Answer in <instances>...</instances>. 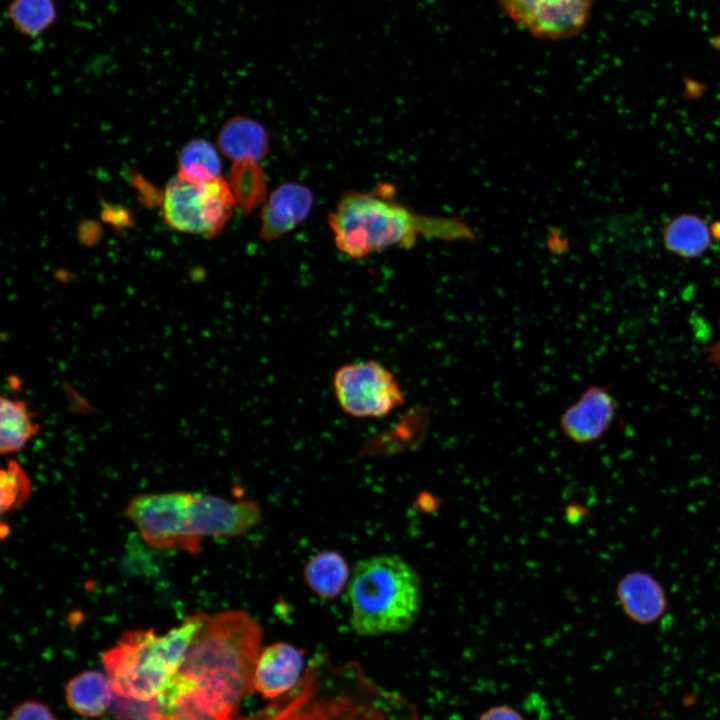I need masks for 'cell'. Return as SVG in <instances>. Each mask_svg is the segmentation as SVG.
<instances>
[{"label": "cell", "instance_id": "6da1fadb", "mask_svg": "<svg viewBox=\"0 0 720 720\" xmlns=\"http://www.w3.org/2000/svg\"><path fill=\"white\" fill-rule=\"evenodd\" d=\"M245 720H419L414 704L354 661L317 656L299 683Z\"/></svg>", "mask_w": 720, "mask_h": 720}, {"label": "cell", "instance_id": "7a4b0ae2", "mask_svg": "<svg viewBox=\"0 0 720 720\" xmlns=\"http://www.w3.org/2000/svg\"><path fill=\"white\" fill-rule=\"evenodd\" d=\"M336 247L363 258L387 248H410L418 237L473 240L472 229L451 217L418 215L392 198L387 186L372 192H348L329 216Z\"/></svg>", "mask_w": 720, "mask_h": 720}, {"label": "cell", "instance_id": "3957f363", "mask_svg": "<svg viewBox=\"0 0 720 720\" xmlns=\"http://www.w3.org/2000/svg\"><path fill=\"white\" fill-rule=\"evenodd\" d=\"M348 598L355 633L365 637L399 634L409 630L420 614L421 581L402 557L377 554L354 566Z\"/></svg>", "mask_w": 720, "mask_h": 720}, {"label": "cell", "instance_id": "277c9868", "mask_svg": "<svg viewBox=\"0 0 720 720\" xmlns=\"http://www.w3.org/2000/svg\"><path fill=\"white\" fill-rule=\"evenodd\" d=\"M205 616L192 614L160 636L153 629L123 633L103 655L106 675L115 694L139 702L160 694L180 670Z\"/></svg>", "mask_w": 720, "mask_h": 720}, {"label": "cell", "instance_id": "5b68a950", "mask_svg": "<svg viewBox=\"0 0 720 720\" xmlns=\"http://www.w3.org/2000/svg\"><path fill=\"white\" fill-rule=\"evenodd\" d=\"M237 200L222 177L207 182H192L179 175L165 187L161 212L173 229L214 237L232 217Z\"/></svg>", "mask_w": 720, "mask_h": 720}, {"label": "cell", "instance_id": "8992f818", "mask_svg": "<svg viewBox=\"0 0 720 720\" xmlns=\"http://www.w3.org/2000/svg\"><path fill=\"white\" fill-rule=\"evenodd\" d=\"M332 385L340 408L355 418H383L404 403L399 382L376 360L356 361L338 367Z\"/></svg>", "mask_w": 720, "mask_h": 720}, {"label": "cell", "instance_id": "52a82bcc", "mask_svg": "<svg viewBox=\"0 0 720 720\" xmlns=\"http://www.w3.org/2000/svg\"><path fill=\"white\" fill-rule=\"evenodd\" d=\"M191 494L185 491L139 494L127 504L126 514L152 548L196 554L200 545L190 531Z\"/></svg>", "mask_w": 720, "mask_h": 720}, {"label": "cell", "instance_id": "ba28073f", "mask_svg": "<svg viewBox=\"0 0 720 720\" xmlns=\"http://www.w3.org/2000/svg\"><path fill=\"white\" fill-rule=\"evenodd\" d=\"M515 24L541 40H563L582 32L594 0H496Z\"/></svg>", "mask_w": 720, "mask_h": 720}, {"label": "cell", "instance_id": "9c48e42d", "mask_svg": "<svg viewBox=\"0 0 720 720\" xmlns=\"http://www.w3.org/2000/svg\"><path fill=\"white\" fill-rule=\"evenodd\" d=\"M191 534L201 545L206 537L243 536L263 520L259 505L251 499L228 500L220 496L192 492Z\"/></svg>", "mask_w": 720, "mask_h": 720}, {"label": "cell", "instance_id": "30bf717a", "mask_svg": "<svg viewBox=\"0 0 720 720\" xmlns=\"http://www.w3.org/2000/svg\"><path fill=\"white\" fill-rule=\"evenodd\" d=\"M115 711L117 720H245L219 711L176 676L150 701L124 698Z\"/></svg>", "mask_w": 720, "mask_h": 720}, {"label": "cell", "instance_id": "8fae6325", "mask_svg": "<svg viewBox=\"0 0 720 720\" xmlns=\"http://www.w3.org/2000/svg\"><path fill=\"white\" fill-rule=\"evenodd\" d=\"M304 655L303 649L287 642L266 646L256 662L254 691L270 701L291 691L305 672Z\"/></svg>", "mask_w": 720, "mask_h": 720}, {"label": "cell", "instance_id": "7c38bea8", "mask_svg": "<svg viewBox=\"0 0 720 720\" xmlns=\"http://www.w3.org/2000/svg\"><path fill=\"white\" fill-rule=\"evenodd\" d=\"M616 410L611 393L599 386L586 389L560 418V427L566 437L580 444L601 438L609 429Z\"/></svg>", "mask_w": 720, "mask_h": 720}, {"label": "cell", "instance_id": "4fadbf2b", "mask_svg": "<svg viewBox=\"0 0 720 720\" xmlns=\"http://www.w3.org/2000/svg\"><path fill=\"white\" fill-rule=\"evenodd\" d=\"M313 200L311 190L304 185L285 183L277 187L261 212V238L276 240L293 230L309 215Z\"/></svg>", "mask_w": 720, "mask_h": 720}, {"label": "cell", "instance_id": "5bb4252c", "mask_svg": "<svg viewBox=\"0 0 720 720\" xmlns=\"http://www.w3.org/2000/svg\"><path fill=\"white\" fill-rule=\"evenodd\" d=\"M616 596L624 614L637 624H652L667 610L663 586L644 571L626 574L617 584Z\"/></svg>", "mask_w": 720, "mask_h": 720}, {"label": "cell", "instance_id": "9a60e30c", "mask_svg": "<svg viewBox=\"0 0 720 720\" xmlns=\"http://www.w3.org/2000/svg\"><path fill=\"white\" fill-rule=\"evenodd\" d=\"M221 152L236 163L261 160L268 151V135L258 122L237 117L229 120L218 135Z\"/></svg>", "mask_w": 720, "mask_h": 720}, {"label": "cell", "instance_id": "2e32d148", "mask_svg": "<svg viewBox=\"0 0 720 720\" xmlns=\"http://www.w3.org/2000/svg\"><path fill=\"white\" fill-rule=\"evenodd\" d=\"M352 572L344 556L335 550L312 555L303 570L305 583L321 599L334 600L349 584Z\"/></svg>", "mask_w": 720, "mask_h": 720}, {"label": "cell", "instance_id": "e0dca14e", "mask_svg": "<svg viewBox=\"0 0 720 720\" xmlns=\"http://www.w3.org/2000/svg\"><path fill=\"white\" fill-rule=\"evenodd\" d=\"M113 688L107 677L97 671L74 676L65 687L68 706L84 717H99L112 703Z\"/></svg>", "mask_w": 720, "mask_h": 720}, {"label": "cell", "instance_id": "ac0fdd59", "mask_svg": "<svg viewBox=\"0 0 720 720\" xmlns=\"http://www.w3.org/2000/svg\"><path fill=\"white\" fill-rule=\"evenodd\" d=\"M712 231L707 222L695 214H681L673 218L663 230L665 248L680 257L695 258L711 246Z\"/></svg>", "mask_w": 720, "mask_h": 720}, {"label": "cell", "instance_id": "d6986e66", "mask_svg": "<svg viewBox=\"0 0 720 720\" xmlns=\"http://www.w3.org/2000/svg\"><path fill=\"white\" fill-rule=\"evenodd\" d=\"M39 425L26 402L2 397L0 402V449L3 454L22 450L36 435Z\"/></svg>", "mask_w": 720, "mask_h": 720}, {"label": "cell", "instance_id": "ffe728a7", "mask_svg": "<svg viewBox=\"0 0 720 720\" xmlns=\"http://www.w3.org/2000/svg\"><path fill=\"white\" fill-rule=\"evenodd\" d=\"M6 12L12 27L28 38L43 35L58 19L55 0H10Z\"/></svg>", "mask_w": 720, "mask_h": 720}, {"label": "cell", "instance_id": "44dd1931", "mask_svg": "<svg viewBox=\"0 0 720 720\" xmlns=\"http://www.w3.org/2000/svg\"><path fill=\"white\" fill-rule=\"evenodd\" d=\"M221 161L216 148L206 140L187 143L178 158V175L192 182H207L220 178Z\"/></svg>", "mask_w": 720, "mask_h": 720}, {"label": "cell", "instance_id": "7402d4cb", "mask_svg": "<svg viewBox=\"0 0 720 720\" xmlns=\"http://www.w3.org/2000/svg\"><path fill=\"white\" fill-rule=\"evenodd\" d=\"M31 483L23 468L14 460H9L1 471L0 496L2 515L10 513L29 496Z\"/></svg>", "mask_w": 720, "mask_h": 720}, {"label": "cell", "instance_id": "603a6c76", "mask_svg": "<svg viewBox=\"0 0 720 720\" xmlns=\"http://www.w3.org/2000/svg\"><path fill=\"white\" fill-rule=\"evenodd\" d=\"M7 720H56V718L47 705L37 701H26L14 707Z\"/></svg>", "mask_w": 720, "mask_h": 720}, {"label": "cell", "instance_id": "cb8c5ba5", "mask_svg": "<svg viewBox=\"0 0 720 720\" xmlns=\"http://www.w3.org/2000/svg\"><path fill=\"white\" fill-rule=\"evenodd\" d=\"M478 720H525V718L514 707L507 704H499L485 710L479 716Z\"/></svg>", "mask_w": 720, "mask_h": 720}]
</instances>
